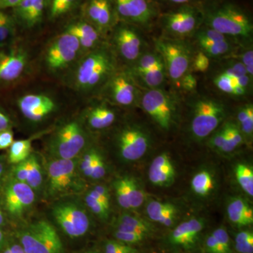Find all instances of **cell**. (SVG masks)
Instances as JSON below:
<instances>
[{
    "instance_id": "obj_1",
    "label": "cell",
    "mask_w": 253,
    "mask_h": 253,
    "mask_svg": "<svg viewBox=\"0 0 253 253\" xmlns=\"http://www.w3.org/2000/svg\"><path fill=\"white\" fill-rule=\"evenodd\" d=\"M201 9L204 26L227 37L252 39V19L239 5L228 0H208Z\"/></svg>"
},
{
    "instance_id": "obj_2",
    "label": "cell",
    "mask_w": 253,
    "mask_h": 253,
    "mask_svg": "<svg viewBox=\"0 0 253 253\" xmlns=\"http://www.w3.org/2000/svg\"><path fill=\"white\" fill-rule=\"evenodd\" d=\"M156 49L162 58L166 74L172 81H180L189 73L194 58L185 42L171 38H160L156 42Z\"/></svg>"
},
{
    "instance_id": "obj_3",
    "label": "cell",
    "mask_w": 253,
    "mask_h": 253,
    "mask_svg": "<svg viewBox=\"0 0 253 253\" xmlns=\"http://www.w3.org/2000/svg\"><path fill=\"white\" fill-rule=\"evenodd\" d=\"M114 69L112 55L104 48L93 51L82 61L76 72V82L82 89H93L111 76Z\"/></svg>"
},
{
    "instance_id": "obj_4",
    "label": "cell",
    "mask_w": 253,
    "mask_h": 253,
    "mask_svg": "<svg viewBox=\"0 0 253 253\" xmlns=\"http://www.w3.org/2000/svg\"><path fill=\"white\" fill-rule=\"evenodd\" d=\"M224 105L212 97H201L193 108L191 130L199 139H205L215 130L225 117Z\"/></svg>"
},
{
    "instance_id": "obj_5",
    "label": "cell",
    "mask_w": 253,
    "mask_h": 253,
    "mask_svg": "<svg viewBox=\"0 0 253 253\" xmlns=\"http://www.w3.org/2000/svg\"><path fill=\"white\" fill-rule=\"evenodd\" d=\"M26 253H61L62 242L56 229L46 221L32 224L20 235Z\"/></svg>"
},
{
    "instance_id": "obj_6",
    "label": "cell",
    "mask_w": 253,
    "mask_h": 253,
    "mask_svg": "<svg viewBox=\"0 0 253 253\" xmlns=\"http://www.w3.org/2000/svg\"><path fill=\"white\" fill-rule=\"evenodd\" d=\"M141 106L161 129L168 131L175 122L176 102L172 95L158 89H149L143 95Z\"/></svg>"
},
{
    "instance_id": "obj_7",
    "label": "cell",
    "mask_w": 253,
    "mask_h": 253,
    "mask_svg": "<svg viewBox=\"0 0 253 253\" xmlns=\"http://www.w3.org/2000/svg\"><path fill=\"white\" fill-rule=\"evenodd\" d=\"M203 24L201 8L194 5H181L163 15L162 25L168 34L175 38H185L194 34Z\"/></svg>"
},
{
    "instance_id": "obj_8",
    "label": "cell",
    "mask_w": 253,
    "mask_h": 253,
    "mask_svg": "<svg viewBox=\"0 0 253 253\" xmlns=\"http://www.w3.org/2000/svg\"><path fill=\"white\" fill-rule=\"evenodd\" d=\"M53 215L63 232L70 237H81L89 229V221L87 214L76 205H58L53 209Z\"/></svg>"
},
{
    "instance_id": "obj_9",
    "label": "cell",
    "mask_w": 253,
    "mask_h": 253,
    "mask_svg": "<svg viewBox=\"0 0 253 253\" xmlns=\"http://www.w3.org/2000/svg\"><path fill=\"white\" fill-rule=\"evenodd\" d=\"M86 136L76 121L68 123L58 131L54 139L55 152L61 159H73L84 147Z\"/></svg>"
},
{
    "instance_id": "obj_10",
    "label": "cell",
    "mask_w": 253,
    "mask_h": 253,
    "mask_svg": "<svg viewBox=\"0 0 253 253\" xmlns=\"http://www.w3.org/2000/svg\"><path fill=\"white\" fill-rule=\"evenodd\" d=\"M80 45L77 38L66 32L53 42L47 50L46 64L52 71L63 69L76 59Z\"/></svg>"
},
{
    "instance_id": "obj_11",
    "label": "cell",
    "mask_w": 253,
    "mask_h": 253,
    "mask_svg": "<svg viewBox=\"0 0 253 253\" xmlns=\"http://www.w3.org/2000/svg\"><path fill=\"white\" fill-rule=\"evenodd\" d=\"M113 3L120 17L142 27L149 26L157 14L151 0H113Z\"/></svg>"
},
{
    "instance_id": "obj_12",
    "label": "cell",
    "mask_w": 253,
    "mask_h": 253,
    "mask_svg": "<svg viewBox=\"0 0 253 253\" xmlns=\"http://www.w3.org/2000/svg\"><path fill=\"white\" fill-rule=\"evenodd\" d=\"M149 134L138 126H129L121 131L118 146L121 156L128 161H135L144 156L149 149Z\"/></svg>"
},
{
    "instance_id": "obj_13",
    "label": "cell",
    "mask_w": 253,
    "mask_h": 253,
    "mask_svg": "<svg viewBox=\"0 0 253 253\" xmlns=\"http://www.w3.org/2000/svg\"><path fill=\"white\" fill-rule=\"evenodd\" d=\"M114 40L118 51L126 61L135 62L143 54L144 41L135 28L127 25L120 26Z\"/></svg>"
},
{
    "instance_id": "obj_14",
    "label": "cell",
    "mask_w": 253,
    "mask_h": 253,
    "mask_svg": "<svg viewBox=\"0 0 253 253\" xmlns=\"http://www.w3.org/2000/svg\"><path fill=\"white\" fill-rule=\"evenodd\" d=\"M76 170V162L73 159H61L50 163L48 168L49 191L51 194L62 192L72 183Z\"/></svg>"
},
{
    "instance_id": "obj_15",
    "label": "cell",
    "mask_w": 253,
    "mask_h": 253,
    "mask_svg": "<svg viewBox=\"0 0 253 253\" xmlns=\"http://www.w3.org/2000/svg\"><path fill=\"white\" fill-rule=\"evenodd\" d=\"M27 64V56L23 50L0 51V83H11L22 75Z\"/></svg>"
},
{
    "instance_id": "obj_16",
    "label": "cell",
    "mask_w": 253,
    "mask_h": 253,
    "mask_svg": "<svg viewBox=\"0 0 253 253\" xmlns=\"http://www.w3.org/2000/svg\"><path fill=\"white\" fill-rule=\"evenodd\" d=\"M109 91L113 101L124 106L134 104L139 94L134 80L124 73H118L111 77Z\"/></svg>"
},
{
    "instance_id": "obj_17",
    "label": "cell",
    "mask_w": 253,
    "mask_h": 253,
    "mask_svg": "<svg viewBox=\"0 0 253 253\" xmlns=\"http://www.w3.org/2000/svg\"><path fill=\"white\" fill-rule=\"evenodd\" d=\"M33 189L28 184L15 181L8 186L5 193V203L8 211L13 215H20L34 202Z\"/></svg>"
},
{
    "instance_id": "obj_18",
    "label": "cell",
    "mask_w": 253,
    "mask_h": 253,
    "mask_svg": "<svg viewBox=\"0 0 253 253\" xmlns=\"http://www.w3.org/2000/svg\"><path fill=\"white\" fill-rule=\"evenodd\" d=\"M18 106L25 117L33 122H38L52 112L56 105L46 95L28 94L18 100Z\"/></svg>"
},
{
    "instance_id": "obj_19",
    "label": "cell",
    "mask_w": 253,
    "mask_h": 253,
    "mask_svg": "<svg viewBox=\"0 0 253 253\" xmlns=\"http://www.w3.org/2000/svg\"><path fill=\"white\" fill-rule=\"evenodd\" d=\"M112 0H90L86 6V14L96 29H107L114 21Z\"/></svg>"
},
{
    "instance_id": "obj_20",
    "label": "cell",
    "mask_w": 253,
    "mask_h": 253,
    "mask_svg": "<svg viewBox=\"0 0 253 253\" xmlns=\"http://www.w3.org/2000/svg\"><path fill=\"white\" fill-rule=\"evenodd\" d=\"M204 221L197 218L181 223L169 236L171 244L189 249L194 246L204 228Z\"/></svg>"
},
{
    "instance_id": "obj_21",
    "label": "cell",
    "mask_w": 253,
    "mask_h": 253,
    "mask_svg": "<svg viewBox=\"0 0 253 253\" xmlns=\"http://www.w3.org/2000/svg\"><path fill=\"white\" fill-rule=\"evenodd\" d=\"M174 177L175 169L169 156L166 153L156 156L150 166V181L156 186H168L172 184Z\"/></svg>"
},
{
    "instance_id": "obj_22",
    "label": "cell",
    "mask_w": 253,
    "mask_h": 253,
    "mask_svg": "<svg viewBox=\"0 0 253 253\" xmlns=\"http://www.w3.org/2000/svg\"><path fill=\"white\" fill-rule=\"evenodd\" d=\"M146 213L151 220L169 227L175 221L176 208L169 203L151 201L146 206Z\"/></svg>"
},
{
    "instance_id": "obj_23",
    "label": "cell",
    "mask_w": 253,
    "mask_h": 253,
    "mask_svg": "<svg viewBox=\"0 0 253 253\" xmlns=\"http://www.w3.org/2000/svg\"><path fill=\"white\" fill-rule=\"evenodd\" d=\"M226 211L229 220L235 225L241 227L253 224V208L244 199L240 198L231 199Z\"/></svg>"
},
{
    "instance_id": "obj_24",
    "label": "cell",
    "mask_w": 253,
    "mask_h": 253,
    "mask_svg": "<svg viewBox=\"0 0 253 253\" xmlns=\"http://www.w3.org/2000/svg\"><path fill=\"white\" fill-rule=\"evenodd\" d=\"M44 5L45 0H22L14 9L19 18L31 26L41 19Z\"/></svg>"
},
{
    "instance_id": "obj_25",
    "label": "cell",
    "mask_w": 253,
    "mask_h": 253,
    "mask_svg": "<svg viewBox=\"0 0 253 253\" xmlns=\"http://www.w3.org/2000/svg\"><path fill=\"white\" fill-rule=\"evenodd\" d=\"M135 77L139 78L141 83L148 89L161 88L166 80V71L164 63L152 69L134 73Z\"/></svg>"
},
{
    "instance_id": "obj_26",
    "label": "cell",
    "mask_w": 253,
    "mask_h": 253,
    "mask_svg": "<svg viewBox=\"0 0 253 253\" xmlns=\"http://www.w3.org/2000/svg\"><path fill=\"white\" fill-rule=\"evenodd\" d=\"M116 120V114L106 106H97L88 116V123L93 129H102L111 126Z\"/></svg>"
},
{
    "instance_id": "obj_27",
    "label": "cell",
    "mask_w": 253,
    "mask_h": 253,
    "mask_svg": "<svg viewBox=\"0 0 253 253\" xmlns=\"http://www.w3.org/2000/svg\"><path fill=\"white\" fill-rule=\"evenodd\" d=\"M117 230L139 233L148 236L151 232V226L141 218L125 214L118 219Z\"/></svg>"
},
{
    "instance_id": "obj_28",
    "label": "cell",
    "mask_w": 253,
    "mask_h": 253,
    "mask_svg": "<svg viewBox=\"0 0 253 253\" xmlns=\"http://www.w3.org/2000/svg\"><path fill=\"white\" fill-rule=\"evenodd\" d=\"M196 40L203 52L207 55L208 57L217 58L224 56L232 49V44L228 40L221 42L208 41L200 38H196Z\"/></svg>"
},
{
    "instance_id": "obj_29",
    "label": "cell",
    "mask_w": 253,
    "mask_h": 253,
    "mask_svg": "<svg viewBox=\"0 0 253 253\" xmlns=\"http://www.w3.org/2000/svg\"><path fill=\"white\" fill-rule=\"evenodd\" d=\"M193 191L199 196H206L214 188V181L212 174L207 170L198 172L191 180Z\"/></svg>"
},
{
    "instance_id": "obj_30",
    "label": "cell",
    "mask_w": 253,
    "mask_h": 253,
    "mask_svg": "<svg viewBox=\"0 0 253 253\" xmlns=\"http://www.w3.org/2000/svg\"><path fill=\"white\" fill-rule=\"evenodd\" d=\"M9 148V162L18 164L28 159L31 155V141L30 139L14 141Z\"/></svg>"
},
{
    "instance_id": "obj_31",
    "label": "cell",
    "mask_w": 253,
    "mask_h": 253,
    "mask_svg": "<svg viewBox=\"0 0 253 253\" xmlns=\"http://www.w3.org/2000/svg\"><path fill=\"white\" fill-rule=\"evenodd\" d=\"M236 180L241 189L250 196H253V171L252 168L244 163H240L235 168Z\"/></svg>"
},
{
    "instance_id": "obj_32",
    "label": "cell",
    "mask_w": 253,
    "mask_h": 253,
    "mask_svg": "<svg viewBox=\"0 0 253 253\" xmlns=\"http://www.w3.org/2000/svg\"><path fill=\"white\" fill-rule=\"evenodd\" d=\"M123 178L131 209L140 207L145 199L144 191L133 178L129 176H125Z\"/></svg>"
},
{
    "instance_id": "obj_33",
    "label": "cell",
    "mask_w": 253,
    "mask_h": 253,
    "mask_svg": "<svg viewBox=\"0 0 253 253\" xmlns=\"http://www.w3.org/2000/svg\"><path fill=\"white\" fill-rule=\"evenodd\" d=\"M226 125V136L225 143L221 151L223 152L229 153L234 151L242 144L243 134L239 126L234 123H227Z\"/></svg>"
},
{
    "instance_id": "obj_34",
    "label": "cell",
    "mask_w": 253,
    "mask_h": 253,
    "mask_svg": "<svg viewBox=\"0 0 253 253\" xmlns=\"http://www.w3.org/2000/svg\"><path fill=\"white\" fill-rule=\"evenodd\" d=\"M68 33L76 38H85L97 43L99 41V34L97 29L87 23H78L68 28Z\"/></svg>"
},
{
    "instance_id": "obj_35",
    "label": "cell",
    "mask_w": 253,
    "mask_h": 253,
    "mask_svg": "<svg viewBox=\"0 0 253 253\" xmlns=\"http://www.w3.org/2000/svg\"><path fill=\"white\" fill-rule=\"evenodd\" d=\"M28 176L26 184L33 189H37L42 182V174L38 159L35 156H30L28 159Z\"/></svg>"
},
{
    "instance_id": "obj_36",
    "label": "cell",
    "mask_w": 253,
    "mask_h": 253,
    "mask_svg": "<svg viewBox=\"0 0 253 253\" xmlns=\"http://www.w3.org/2000/svg\"><path fill=\"white\" fill-rule=\"evenodd\" d=\"M237 119L240 125L239 129L243 134L251 136L253 132V106L248 104L239 110Z\"/></svg>"
},
{
    "instance_id": "obj_37",
    "label": "cell",
    "mask_w": 253,
    "mask_h": 253,
    "mask_svg": "<svg viewBox=\"0 0 253 253\" xmlns=\"http://www.w3.org/2000/svg\"><path fill=\"white\" fill-rule=\"evenodd\" d=\"M239 77V76H231L223 71L214 78V84L222 92L234 96L236 87L239 85L237 82Z\"/></svg>"
},
{
    "instance_id": "obj_38",
    "label": "cell",
    "mask_w": 253,
    "mask_h": 253,
    "mask_svg": "<svg viewBox=\"0 0 253 253\" xmlns=\"http://www.w3.org/2000/svg\"><path fill=\"white\" fill-rule=\"evenodd\" d=\"M236 250L240 253H253L252 231H243L236 236Z\"/></svg>"
},
{
    "instance_id": "obj_39",
    "label": "cell",
    "mask_w": 253,
    "mask_h": 253,
    "mask_svg": "<svg viewBox=\"0 0 253 253\" xmlns=\"http://www.w3.org/2000/svg\"><path fill=\"white\" fill-rule=\"evenodd\" d=\"M12 33V20L9 15L0 11V47L6 42Z\"/></svg>"
},
{
    "instance_id": "obj_40",
    "label": "cell",
    "mask_w": 253,
    "mask_h": 253,
    "mask_svg": "<svg viewBox=\"0 0 253 253\" xmlns=\"http://www.w3.org/2000/svg\"><path fill=\"white\" fill-rule=\"evenodd\" d=\"M78 0H52L50 16L52 18L59 17L72 9Z\"/></svg>"
},
{
    "instance_id": "obj_41",
    "label": "cell",
    "mask_w": 253,
    "mask_h": 253,
    "mask_svg": "<svg viewBox=\"0 0 253 253\" xmlns=\"http://www.w3.org/2000/svg\"><path fill=\"white\" fill-rule=\"evenodd\" d=\"M85 201L89 209L98 217L101 218V219H106L108 217L109 208L105 206L102 203L100 202L99 201L95 199L89 194L86 195Z\"/></svg>"
},
{
    "instance_id": "obj_42",
    "label": "cell",
    "mask_w": 253,
    "mask_h": 253,
    "mask_svg": "<svg viewBox=\"0 0 253 253\" xmlns=\"http://www.w3.org/2000/svg\"><path fill=\"white\" fill-rule=\"evenodd\" d=\"M115 190H116V196L118 204L124 209H131L129 205V199L126 194V184H125L124 178L118 179L114 184Z\"/></svg>"
},
{
    "instance_id": "obj_43",
    "label": "cell",
    "mask_w": 253,
    "mask_h": 253,
    "mask_svg": "<svg viewBox=\"0 0 253 253\" xmlns=\"http://www.w3.org/2000/svg\"><path fill=\"white\" fill-rule=\"evenodd\" d=\"M213 235L217 240L220 249L221 253H229L230 252V238L227 231L224 228H218L213 231Z\"/></svg>"
},
{
    "instance_id": "obj_44",
    "label": "cell",
    "mask_w": 253,
    "mask_h": 253,
    "mask_svg": "<svg viewBox=\"0 0 253 253\" xmlns=\"http://www.w3.org/2000/svg\"><path fill=\"white\" fill-rule=\"evenodd\" d=\"M99 153L94 150H91L89 153L83 156L81 161V169L83 174L88 177H91L94 169L95 161Z\"/></svg>"
},
{
    "instance_id": "obj_45",
    "label": "cell",
    "mask_w": 253,
    "mask_h": 253,
    "mask_svg": "<svg viewBox=\"0 0 253 253\" xmlns=\"http://www.w3.org/2000/svg\"><path fill=\"white\" fill-rule=\"evenodd\" d=\"M115 236L119 241L126 244H137L141 242L147 236L146 234L139 233L130 232L117 230L115 233Z\"/></svg>"
},
{
    "instance_id": "obj_46",
    "label": "cell",
    "mask_w": 253,
    "mask_h": 253,
    "mask_svg": "<svg viewBox=\"0 0 253 253\" xmlns=\"http://www.w3.org/2000/svg\"><path fill=\"white\" fill-rule=\"evenodd\" d=\"M192 65L195 71L205 73L210 67V57L202 51H199L196 56H194Z\"/></svg>"
},
{
    "instance_id": "obj_47",
    "label": "cell",
    "mask_w": 253,
    "mask_h": 253,
    "mask_svg": "<svg viewBox=\"0 0 253 253\" xmlns=\"http://www.w3.org/2000/svg\"><path fill=\"white\" fill-rule=\"evenodd\" d=\"M89 194L100 202L102 203L105 206L110 208V195L109 191L104 186L97 185L95 186L94 189L91 190Z\"/></svg>"
},
{
    "instance_id": "obj_48",
    "label": "cell",
    "mask_w": 253,
    "mask_h": 253,
    "mask_svg": "<svg viewBox=\"0 0 253 253\" xmlns=\"http://www.w3.org/2000/svg\"><path fill=\"white\" fill-rule=\"evenodd\" d=\"M134 251L129 246L116 241H109L105 247V253H130Z\"/></svg>"
},
{
    "instance_id": "obj_49",
    "label": "cell",
    "mask_w": 253,
    "mask_h": 253,
    "mask_svg": "<svg viewBox=\"0 0 253 253\" xmlns=\"http://www.w3.org/2000/svg\"><path fill=\"white\" fill-rule=\"evenodd\" d=\"M106 168L105 163L101 155L98 154L95 161L94 169L91 178L94 179H99L104 177L106 174Z\"/></svg>"
},
{
    "instance_id": "obj_50",
    "label": "cell",
    "mask_w": 253,
    "mask_h": 253,
    "mask_svg": "<svg viewBox=\"0 0 253 253\" xmlns=\"http://www.w3.org/2000/svg\"><path fill=\"white\" fill-rule=\"evenodd\" d=\"M226 136V125H224L217 132L212 136L211 144L212 147L215 148L219 151L222 149L225 143Z\"/></svg>"
},
{
    "instance_id": "obj_51",
    "label": "cell",
    "mask_w": 253,
    "mask_h": 253,
    "mask_svg": "<svg viewBox=\"0 0 253 253\" xmlns=\"http://www.w3.org/2000/svg\"><path fill=\"white\" fill-rule=\"evenodd\" d=\"M240 62L246 68L248 75L253 78V49L245 51L241 55Z\"/></svg>"
},
{
    "instance_id": "obj_52",
    "label": "cell",
    "mask_w": 253,
    "mask_h": 253,
    "mask_svg": "<svg viewBox=\"0 0 253 253\" xmlns=\"http://www.w3.org/2000/svg\"><path fill=\"white\" fill-rule=\"evenodd\" d=\"M14 141V134L9 129L0 131V150L9 148Z\"/></svg>"
},
{
    "instance_id": "obj_53",
    "label": "cell",
    "mask_w": 253,
    "mask_h": 253,
    "mask_svg": "<svg viewBox=\"0 0 253 253\" xmlns=\"http://www.w3.org/2000/svg\"><path fill=\"white\" fill-rule=\"evenodd\" d=\"M181 85L183 89L187 91H192L196 89L197 86V80L194 75L187 73L185 76H183L181 81Z\"/></svg>"
},
{
    "instance_id": "obj_54",
    "label": "cell",
    "mask_w": 253,
    "mask_h": 253,
    "mask_svg": "<svg viewBox=\"0 0 253 253\" xmlns=\"http://www.w3.org/2000/svg\"><path fill=\"white\" fill-rule=\"evenodd\" d=\"M14 174L17 181L26 183L28 176L27 159L23 162L18 163L17 167L15 169Z\"/></svg>"
},
{
    "instance_id": "obj_55",
    "label": "cell",
    "mask_w": 253,
    "mask_h": 253,
    "mask_svg": "<svg viewBox=\"0 0 253 253\" xmlns=\"http://www.w3.org/2000/svg\"><path fill=\"white\" fill-rule=\"evenodd\" d=\"M206 250L208 253H221L219 244L212 234L206 239Z\"/></svg>"
},
{
    "instance_id": "obj_56",
    "label": "cell",
    "mask_w": 253,
    "mask_h": 253,
    "mask_svg": "<svg viewBox=\"0 0 253 253\" xmlns=\"http://www.w3.org/2000/svg\"><path fill=\"white\" fill-rule=\"evenodd\" d=\"M11 125L9 118L0 109V131L9 129Z\"/></svg>"
},
{
    "instance_id": "obj_57",
    "label": "cell",
    "mask_w": 253,
    "mask_h": 253,
    "mask_svg": "<svg viewBox=\"0 0 253 253\" xmlns=\"http://www.w3.org/2000/svg\"><path fill=\"white\" fill-rule=\"evenodd\" d=\"M22 0H0V11L8 9V8H15Z\"/></svg>"
},
{
    "instance_id": "obj_58",
    "label": "cell",
    "mask_w": 253,
    "mask_h": 253,
    "mask_svg": "<svg viewBox=\"0 0 253 253\" xmlns=\"http://www.w3.org/2000/svg\"><path fill=\"white\" fill-rule=\"evenodd\" d=\"M3 253H26L21 245H13L7 248Z\"/></svg>"
},
{
    "instance_id": "obj_59",
    "label": "cell",
    "mask_w": 253,
    "mask_h": 253,
    "mask_svg": "<svg viewBox=\"0 0 253 253\" xmlns=\"http://www.w3.org/2000/svg\"><path fill=\"white\" fill-rule=\"evenodd\" d=\"M167 2L171 3V4L177 5H185L191 4L190 3L192 2L194 0H164Z\"/></svg>"
},
{
    "instance_id": "obj_60",
    "label": "cell",
    "mask_w": 253,
    "mask_h": 253,
    "mask_svg": "<svg viewBox=\"0 0 253 253\" xmlns=\"http://www.w3.org/2000/svg\"><path fill=\"white\" fill-rule=\"evenodd\" d=\"M4 234H3L2 231L0 229V249L2 248L3 244H4Z\"/></svg>"
},
{
    "instance_id": "obj_61",
    "label": "cell",
    "mask_w": 253,
    "mask_h": 253,
    "mask_svg": "<svg viewBox=\"0 0 253 253\" xmlns=\"http://www.w3.org/2000/svg\"><path fill=\"white\" fill-rule=\"evenodd\" d=\"M4 223V216H3V213L1 212V208H0V226L3 224Z\"/></svg>"
},
{
    "instance_id": "obj_62",
    "label": "cell",
    "mask_w": 253,
    "mask_h": 253,
    "mask_svg": "<svg viewBox=\"0 0 253 253\" xmlns=\"http://www.w3.org/2000/svg\"><path fill=\"white\" fill-rule=\"evenodd\" d=\"M3 166L2 164H1V163H0V177L1 176V174H2L3 172Z\"/></svg>"
},
{
    "instance_id": "obj_63",
    "label": "cell",
    "mask_w": 253,
    "mask_h": 253,
    "mask_svg": "<svg viewBox=\"0 0 253 253\" xmlns=\"http://www.w3.org/2000/svg\"><path fill=\"white\" fill-rule=\"evenodd\" d=\"M94 253V252H89V253Z\"/></svg>"
}]
</instances>
